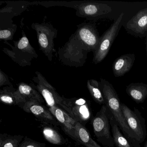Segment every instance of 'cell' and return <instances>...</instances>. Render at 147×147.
I'll return each mask as SVG.
<instances>
[{"label":"cell","instance_id":"obj_1","mask_svg":"<svg viewBox=\"0 0 147 147\" xmlns=\"http://www.w3.org/2000/svg\"><path fill=\"white\" fill-rule=\"evenodd\" d=\"M76 31L57 52L58 59L63 65L76 67L86 63L88 53L97 50L100 37L95 23H82Z\"/></svg>","mask_w":147,"mask_h":147},{"label":"cell","instance_id":"obj_2","mask_svg":"<svg viewBox=\"0 0 147 147\" xmlns=\"http://www.w3.org/2000/svg\"><path fill=\"white\" fill-rule=\"evenodd\" d=\"M100 88L105 105L118 124L120 130L133 147H140L135 140L121 109V103L117 92L111 83L105 79H100Z\"/></svg>","mask_w":147,"mask_h":147},{"label":"cell","instance_id":"obj_3","mask_svg":"<svg viewBox=\"0 0 147 147\" xmlns=\"http://www.w3.org/2000/svg\"><path fill=\"white\" fill-rule=\"evenodd\" d=\"M22 34L21 38L13 42V46L5 41L4 43L8 45L11 49L4 48L2 51L20 66H31L32 61L37 58L38 55L30 43L24 30H22Z\"/></svg>","mask_w":147,"mask_h":147},{"label":"cell","instance_id":"obj_4","mask_svg":"<svg viewBox=\"0 0 147 147\" xmlns=\"http://www.w3.org/2000/svg\"><path fill=\"white\" fill-rule=\"evenodd\" d=\"M111 112L105 105L92 119L94 135L97 140L105 147H114V143L111 134Z\"/></svg>","mask_w":147,"mask_h":147},{"label":"cell","instance_id":"obj_5","mask_svg":"<svg viewBox=\"0 0 147 147\" xmlns=\"http://www.w3.org/2000/svg\"><path fill=\"white\" fill-rule=\"evenodd\" d=\"M31 28L36 32L39 49L50 61H52L53 53L56 52L54 39L57 36V30L51 24L45 21L41 24L33 23Z\"/></svg>","mask_w":147,"mask_h":147},{"label":"cell","instance_id":"obj_6","mask_svg":"<svg viewBox=\"0 0 147 147\" xmlns=\"http://www.w3.org/2000/svg\"><path fill=\"white\" fill-rule=\"evenodd\" d=\"M35 74L36 76L32 79L33 86L42 96L49 107H58L67 112L64 104L65 98L57 93L40 72L36 71Z\"/></svg>","mask_w":147,"mask_h":147},{"label":"cell","instance_id":"obj_7","mask_svg":"<svg viewBox=\"0 0 147 147\" xmlns=\"http://www.w3.org/2000/svg\"><path fill=\"white\" fill-rule=\"evenodd\" d=\"M123 16V13H121L110 28L100 37L98 46L93 53V63L95 64L100 63L106 57L118 34Z\"/></svg>","mask_w":147,"mask_h":147},{"label":"cell","instance_id":"obj_8","mask_svg":"<svg viewBox=\"0 0 147 147\" xmlns=\"http://www.w3.org/2000/svg\"><path fill=\"white\" fill-rule=\"evenodd\" d=\"M121 109L127 124L138 146L144 141L147 136L145 120L137 108L132 111L125 104L121 103Z\"/></svg>","mask_w":147,"mask_h":147},{"label":"cell","instance_id":"obj_9","mask_svg":"<svg viewBox=\"0 0 147 147\" xmlns=\"http://www.w3.org/2000/svg\"><path fill=\"white\" fill-rule=\"evenodd\" d=\"M73 8L76 10V15L88 20L101 18L111 12L110 6L103 3L86 2L76 4Z\"/></svg>","mask_w":147,"mask_h":147},{"label":"cell","instance_id":"obj_10","mask_svg":"<svg viewBox=\"0 0 147 147\" xmlns=\"http://www.w3.org/2000/svg\"><path fill=\"white\" fill-rule=\"evenodd\" d=\"M67 113L75 120L85 126L91 117L89 103L82 98H64Z\"/></svg>","mask_w":147,"mask_h":147},{"label":"cell","instance_id":"obj_11","mask_svg":"<svg viewBox=\"0 0 147 147\" xmlns=\"http://www.w3.org/2000/svg\"><path fill=\"white\" fill-rule=\"evenodd\" d=\"M21 108L26 112L33 114L41 122L47 123L56 127L60 125L49 108L38 101H26Z\"/></svg>","mask_w":147,"mask_h":147},{"label":"cell","instance_id":"obj_12","mask_svg":"<svg viewBox=\"0 0 147 147\" xmlns=\"http://www.w3.org/2000/svg\"><path fill=\"white\" fill-rule=\"evenodd\" d=\"M48 108L57 120L65 133L76 141V125L77 122L60 107H53Z\"/></svg>","mask_w":147,"mask_h":147},{"label":"cell","instance_id":"obj_13","mask_svg":"<svg viewBox=\"0 0 147 147\" xmlns=\"http://www.w3.org/2000/svg\"><path fill=\"white\" fill-rule=\"evenodd\" d=\"M125 29L131 34L143 35L147 31V8L139 11L125 25Z\"/></svg>","mask_w":147,"mask_h":147},{"label":"cell","instance_id":"obj_14","mask_svg":"<svg viewBox=\"0 0 147 147\" xmlns=\"http://www.w3.org/2000/svg\"><path fill=\"white\" fill-rule=\"evenodd\" d=\"M0 100L8 105H18L22 107L26 100L22 97L18 89L13 85L5 87L0 90Z\"/></svg>","mask_w":147,"mask_h":147},{"label":"cell","instance_id":"obj_15","mask_svg":"<svg viewBox=\"0 0 147 147\" xmlns=\"http://www.w3.org/2000/svg\"><path fill=\"white\" fill-rule=\"evenodd\" d=\"M135 61V55L133 54L122 55L115 60L112 66V70L115 77L124 75L131 69Z\"/></svg>","mask_w":147,"mask_h":147},{"label":"cell","instance_id":"obj_16","mask_svg":"<svg viewBox=\"0 0 147 147\" xmlns=\"http://www.w3.org/2000/svg\"><path fill=\"white\" fill-rule=\"evenodd\" d=\"M18 90L26 101H36L41 104L45 101L42 96L35 88L32 82L30 84L20 82L18 85Z\"/></svg>","mask_w":147,"mask_h":147},{"label":"cell","instance_id":"obj_17","mask_svg":"<svg viewBox=\"0 0 147 147\" xmlns=\"http://www.w3.org/2000/svg\"><path fill=\"white\" fill-rule=\"evenodd\" d=\"M127 94L137 104L143 103L147 97V84L131 83L126 88Z\"/></svg>","mask_w":147,"mask_h":147},{"label":"cell","instance_id":"obj_18","mask_svg":"<svg viewBox=\"0 0 147 147\" xmlns=\"http://www.w3.org/2000/svg\"><path fill=\"white\" fill-rule=\"evenodd\" d=\"M41 130L45 138L51 144L62 145L67 144V140L55 129L51 125L41 122Z\"/></svg>","mask_w":147,"mask_h":147},{"label":"cell","instance_id":"obj_19","mask_svg":"<svg viewBox=\"0 0 147 147\" xmlns=\"http://www.w3.org/2000/svg\"><path fill=\"white\" fill-rule=\"evenodd\" d=\"M111 112V111H110ZM111 123L113 138L114 144L117 147H132V146L129 140L120 131V129L117 121L113 117L111 112L110 114Z\"/></svg>","mask_w":147,"mask_h":147},{"label":"cell","instance_id":"obj_20","mask_svg":"<svg viewBox=\"0 0 147 147\" xmlns=\"http://www.w3.org/2000/svg\"><path fill=\"white\" fill-rule=\"evenodd\" d=\"M76 141L86 147H102L92 138L85 126L77 122L76 125Z\"/></svg>","mask_w":147,"mask_h":147},{"label":"cell","instance_id":"obj_21","mask_svg":"<svg viewBox=\"0 0 147 147\" xmlns=\"http://www.w3.org/2000/svg\"><path fill=\"white\" fill-rule=\"evenodd\" d=\"M87 87L94 100L100 105H105V101L100 88V82L94 79L88 80Z\"/></svg>","mask_w":147,"mask_h":147},{"label":"cell","instance_id":"obj_22","mask_svg":"<svg viewBox=\"0 0 147 147\" xmlns=\"http://www.w3.org/2000/svg\"><path fill=\"white\" fill-rule=\"evenodd\" d=\"M25 137L21 135L0 134V147H18Z\"/></svg>","mask_w":147,"mask_h":147},{"label":"cell","instance_id":"obj_23","mask_svg":"<svg viewBox=\"0 0 147 147\" xmlns=\"http://www.w3.org/2000/svg\"><path fill=\"white\" fill-rule=\"evenodd\" d=\"M17 29V26L14 24L13 25L10 27L7 28L6 29H1L0 39L5 41L12 40Z\"/></svg>","mask_w":147,"mask_h":147},{"label":"cell","instance_id":"obj_24","mask_svg":"<svg viewBox=\"0 0 147 147\" xmlns=\"http://www.w3.org/2000/svg\"><path fill=\"white\" fill-rule=\"evenodd\" d=\"M18 147H46V145L44 143L37 142L26 136Z\"/></svg>","mask_w":147,"mask_h":147},{"label":"cell","instance_id":"obj_25","mask_svg":"<svg viewBox=\"0 0 147 147\" xmlns=\"http://www.w3.org/2000/svg\"><path fill=\"white\" fill-rule=\"evenodd\" d=\"M12 85L11 82L8 79V76L6 75L1 70H0V86H3Z\"/></svg>","mask_w":147,"mask_h":147},{"label":"cell","instance_id":"obj_26","mask_svg":"<svg viewBox=\"0 0 147 147\" xmlns=\"http://www.w3.org/2000/svg\"><path fill=\"white\" fill-rule=\"evenodd\" d=\"M144 147H147V140L146 141V143H145V144H144Z\"/></svg>","mask_w":147,"mask_h":147},{"label":"cell","instance_id":"obj_27","mask_svg":"<svg viewBox=\"0 0 147 147\" xmlns=\"http://www.w3.org/2000/svg\"><path fill=\"white\" fill-rule=\"evenodd\" d=\"M146 52L147 53V42H146Z\"/></svg>","mask_w":147,"mask_h":147}]
</instances>
